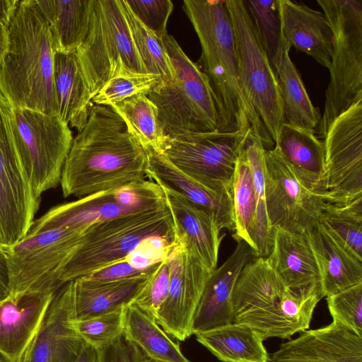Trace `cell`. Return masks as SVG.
Wrapping results in <instances>:
<instances>
[{"label": "cell", "instance_id": "obj_23", "mask_svg": "<svg viewBox=\"0 0 362 362\" xmlns=\"http://www.w3.org/2000/svg\"><path fill=\"white\" fill-rule=\"evenodd\" d=\"M284 37L298 51L329 68L333 35L323 12L291 0H278Z\"/></svg>", "mask_w": 362, "mask_h": 362}, {"label": "cell", "instance_id": "obj_17", "mask_svg": "<svg viewBox=\"0 0 362 362\" xmlns=\"http://www.w3.org/2000/svg\"><path fill=\"white\" fill-rule=\"evenodd\" d=\"M175 240L167 255L169 291L156 320L168 334L185 341L192 335V317L213 271L191 249Z\"/></svg>", "mask_w": 362, "mask_h": 362}, {"label": "cell", "instance_id": "obj_26", "mask_svg": "<svg viewBox=\"0 0 362 362\" xmlns=\"http://www.w3.org/2000/svg\"><path fill=\"white\" fill-rule=\"evenodd\" d=\"M273 243L267 257L284 286L292 290L320 284L319 267L307 233L273 228Z\"/></svg>", "mask_w": 362, "mask_h": 362}, {"label": "cell", "instance_id": "obj_19", "mask_svg": "<svg viewBox=\"0 0 362 362\" xmlns=\"http://www.w3.org/2000/svg\"><path fill=\"white\" fill-rule=\"evenodd\" d=\"M269 362H362V337L332 321L281 344Z\"/></svg>", "mask_w": 362, "mask_h": 362}, {"label": "cell", "instance_id": "obj_31", "mask_svg": "<svg viewBox=\"0 0 362 362\" xmlns=\"http://www.w3.org/2000/svg\"><path fill=\"white\" fill-rule=\"evenodd\" d=\"M45 18L55 52H75L89 29L90 0H36Z\"/></svg>", "mask_w": 362, "mask_h": 362}, {"label": "cell", "instance_id": "obj_27", "mask_svg": "<svg viewBox=\"0 0 362 362\" xmlns=\"http://www.w3.org/2000/svg\"><path fill=\"white\" fill-rule=\"evenodd\" d=\"M53 84L57 116L81 132L93 103L76 52H55Z\"/></svg>", "mask_w": 362, "mask_h": 362}, {"label": "cell", "instance_id": "obj_2", "mask_svg": "<svg viewBox=\"0 0 362 362\" xmlns=\"http://www.w3.org/2000/svg\"><path fill=\"white\" fill-rule=\"evenodd\" d=\"M183 9L201 45L198 65L208 79L215 102L216 132L245 134L252 130L269 150L274 142L243 88L225 0H184Z\"/></svg>", "mask_w": 362, "mask_h": 362}, {"label": "cell", "instance_id": "obj_14", "mask_svg": "<svg viewBox=\"0 0 362 362\" xmlns=\"http://www.w3.org/2000/svg\"><path fill=\"white\" fill-rule=\"evenodd\" d=\"M265 197L272 228L305 234L320 223L329 203L312 189L275 147L265 153Z\"/></svg>", "mask_w": 362, "mask_h": 362}, {"label": "cell", "instance_id": "obj_41", "mask_svg": "<svg viewBox=\"0 0 362 362\" xmlns=\"http://www.w3.org/2000/svg\"><path fill=\"white\" fill-rule=\"evenodd\" d=\"M124 308L76 320V329L88 345L95 349L102 348L115 341L123 332Z\"/></svg>", "mask_w": 362, "mask_h": 362}, {"label": "cell", "instance_id": "obj_35", "mask_svg": "<svg viewBox=\"0 0 362 362\" xmlns=\"http://www.w3.org/2000/svg\"><path fill=\"white\" fill-rule=\"evenodd\" d=\"M243 149L250 168L256 200V257H267L273 243V229L267 216L265 197V153L260 138L252 130L246 133Z\"/></svg>", "mask_w": 362, "mask_h": 362}, {"label": "cell", "instance_id": "obj_18", "mask_svg": "<svg viewBox=\"0 0 362 362\" xmlns=\"http://www.w3.org/2000/svg\"><path fill=\"white\" fill-rule=\"evenodd\" d=\"M76 320L72 281L54 293L23 362H76L86 344Z\"/></svg>", "mask_w": 362, "mask_h": 362}, {"label": "cell", "instance_id": "obj_45", "mask_svg": "<svg viewBox=\"0 0 362 362\" xmlns=\"http://www.w3.org/2000/svg\"><path fill=\"white\" fill-rule=\"evenodd\" d=\"M95 350V362H145L148 358L124 331L115 341Z\"/></svg>", "mask_w": 362, "mask_h": 362}, {"label": "cell", "instance_id": "obj_21", "mask_svg": "<svg viewBox=\"0 0 362 362\" xmlns=\"http://www.w3.org/2000/svg\"><path fill=\"white\" fill-rule=\"evenodd\" d=\"M54 293L10 294L0 300V356L23 362Z\"/></svg>", "mask_w": 362, "mask_h": 362}, {"label": "cell", "instance_id": "obj_9", "mask_svg": "<svg viewBox=\"0 0 362 362\" xmlns=\"http://www.w3.org/2000/svg\"><path fill=\"white\" fill-rule=\"evenodd\" d=\"M163 196L152 180H136L51 208L35 220L28 234L52 229L83 230L121 217L160 209Z\"/></svg>", "mask_w": 362, "mask_h": 362}, {"label": "cell", "instance_id": "obj_47", "mask_svg": "<svg viewBox=\"0 0 362 362\" xmlns=\"http://www.w3.org/2000/svg\"><path fill=\"white\" fill-rule=\"evenodd\" d=\"M10 293L6 250L0 245V300Z\"/></svg>", "mask_w": 362, "mask_h": 362}, {"label": "cell", "instance_id": "obj_51", "mask_svg": "<svg viewBox=\"0 0 362 362\" xmlns=\"http://www.w3.org/2000/svg\"><path fill=\"white\" fill-rule=\"evenodd\" d=\"M145 362H156V361H151V360L147 358Z\"/></svg>", "mask_w": 362, "mask_h": 362}, {"label": "cell", "instance_id": "obj_40", "mask_svg": "<svg viewBox=\"0 0 362 362\" xmlns=\"http://www.w3.org/2000/svg\"><path fill=\"white\" fill-rule=\"evenodd\" d=\"M153 74L126 73L109 79L93 97L94 105L111 106L134 95H148L160 82Z\"/></svg>", "mask_w": 362, "mask_h": 362}, {"label": "cell", "instance_id": "obj_32", "mask_svg": "<svg viewBox=\"0 0 362 362\" xmlns=\"http://www.w3.org/2000/svg\"><path fill=\"white\" fill-rule=\"evenodd\" d=\"M197 340L223 362H269L262 335L235 322L195 334Z\"/></svg>", "mask_w": 362, "mask_h": 362}, {"label": "cell", "instance_id": "obj_12", "mask_svg": "<svg viewBox=\"0 0 362 362\" xmlns=\"http://www.w3.org/2000/svg\"><path fill=\"white\" fill-rule=\"evenodd\" d=\"M14 134L23 167L35 195L60 185L73 136L57 115L13 107Z\"/></svg>", "mask_w": 362, "mask_h": 362}, {"label": "cell", "instance_id": "obj_36", "mask_svg": "<svg viewBox=\"0 0 362 362\" xmlns=\"http://www.w3.org/2000/svg\"><path fill=\"white\" fill-rule=\"evenodd\" d=\"M232 198L235 223L233 237L237 242H245L255 253L256 200L252 174L243 144L233 173Z\"/></svg>", "mask_w": 362, "mask_h": 362}, {"label": "cell", "instance_id": "obj_29", "mask_svg": "<svg viewBox=\"0 0 362 362\" xmlns=\"http://www.w3.org/2000/svg\"><path fill=\"white\" fill-rule=\"evenodd\" d=\"M151 274L104 282L83 277L76 279L74 281L76 320L124 308L140 293Z\"/></svg>", "mask_w": 362, "mask_h": 362}, {"label": "cell", "instance_id": "obj_30", "mask_svg": "<svg viewBox=\"0 0 362 362\" xmlns=\"http://www.w3.org/2000/svg\"><path fill=\"white\" fill-rule=\"evenodd\" d=\"M290 48L283 34L278 54L272 63L279 83L284 122L315 131L321 115L311 102L300 75L290 58Z\"/></svg>", "mask_w": 362, "mask_h": 362}, {"label": "cell", "instance_id": "obj_34", "mask_svg": "<svg viewBox=\"0 0 362 362\" xmlns=\"http://www.w3.org/2000/svg\"><path fill=\"white\" fill-rule=\"evenodd\" d=\"M124 120L129 132L146 151L163 154L169 138L158 119V109L148 95L139 94L112 105Z\"/></svg>", "mask_w": 362, "mask_h": 362}, {"label": "cell", "instance_id": "obj_52", "mask_svg": "<svg viewBox=\"0 0 362 362\" xmlns=\"http://www.w3.org/2000/svg\"><path fill=\"white\" fill-rule=\"evenodd\" d=\"M0 362H5L1 356H0Z\"/></svg>", "mask_w": 362, "mask_h": 362}, {"label": "cell", "instance_id": "obj_13", "mask_svg": "<svg viewBox=\"0 0 362 362\" xmlns=\"http://www.w3.org/2000/svg\"><path fill=\"white\" fill-rule=\"evenodd\" d=\"M40 202L17 150L13 107L0 93V245L4 250L27 235Z\"/></svg>", "mask_w": 362, "mask_h": 362}, {"label": "cell", "instance_id": "obj_25", "mask_svg": "<svg viewBox=\"0 0 362 362\" xmlns=\"http://www.w3.org/2000/svg\"><path fill=\"white\" fill-rule=\"evenodd\" d=\"M307 235L319 267L323 297L362 283V261L322 225L317 224Z\"/></svg>", "mask_w": 362, "mask_h": 362}, {"label": "cell", "instance_id": "obj_5", "mask_svg": "<svg viewBox=\"0 0 362 362\" xmlns=\"http://www.w3.org/2000/svg\"><path fill=\"white\" fill-rule=\"evenodd\" d=\"M175 71V81H160L148 95L158 109L164 134L173 139L192 133L217 131L218 114L206 75L172 35L161 38Z\"/></svg>", "mask_w": 362, "mask_h": 362}, {"label": "cell", "instance_id": "obj_22", "mask_svg": "<svg viewBox=\"0 0 362 362\" xmlns=\"http://www.w3.org/2000/svg\"><path fill=\"white\" fill-rule=\"evenodd\" d=\"M155 182L163 192L173 220L175 238L191 249L211 271L216 269L224 235L221 234V229L215 219L165 184Z\"/></svg>", "mask_w": 362, "mask_h": 362}, {"label": "cell", "instance_id": "obj_8", "mask_svg": "<svg viewBox=\"0 0 362 362\" xmlns=\"http://www.w3.org/2000/svg\"><path fill=\"white\" fill-rule=\"evenodd\" d=\"M76 53L92 98L115 76L148 74L133 41L122 0H90L88 32Z\"/></svg>", "mask_w": 362, "mask_h": 362}, {"label": "cell", "instance_id": "obj_20", "mask_svg": "<svg viewBox=\"0 0 362 362\" xmlns=\"http://www.w3.org/2000/svg\"><path fill=\"white\" fill-rule=\"evenodd\" d=\"M254 257L250 246L239 240L228 259L212 272L192 317V334L233 322L232 292L243 268Z\"/></svg>", "mask_w": 362, "mask_h": 362}, {"label": "cell", "instance_id": "obj_24", "mask_svg": "<svg viewBox=\"0 0 362 362\" xmlns=\"http://www.w3.org/2000/svg\"><path fill=\"white\" fill-rule=\"evenodd\" d=\"M147 177L160 182L211 214L219 228L234 230L232 193L212 190L187 176L163 154L148 151Z\"/></svg>", "mask_w": 362, "mask_h": 362}, {"label": "cell", "instance_id": "obj_15", "mask_svg": "<svg viewBox=\"0 0 362 362\" xmlns=\"http://www.w3.org/2000/svg\"><path fill=\"white\" fill-rule=\"evenodd\" d=\"M246 134L192 133L170 139L163 155L198 183L232 193L237 158Z\"/></svg>", "mask_w": 362, "mask_h": 362}, {"label": "cell", "instance_id": "obj_7", "mask_svg": "<svg viewBox=\"0 0 362 362\" xmlns=\"http://www.w3.org/2000/svg\"><path fill=\"white\" fill-rule=\"evenodd\" d=\"M333 35L330 80L318 126L323 137L334 119L362 101V1L317 0Z\"/></svg>", "mask_w": 362, "mask_h": 362}, {"label": "cell", "instance_id": "obj_48", "mask_svg": "<svg viewBox=\"0 0 362 362\" xmlns=\"http://www.w3.org/2000/svg\"><path fill=\"white\" fill-rule=\"evenodd\" d=\"M18 0H0V24L8 28L18 7Z\"/></svg>", "mask_w": 362, "mask_h": 362}, {"label": "cell", "instance_id": "obj_10", "mask_svg": "<svg viewBox=\"0 0 362 362\" xmlns=\"http://www.w3.org/2000/svg\"><path fill=\"white\" fill-rule=\"evenodd\" d=\"M84 230L52 229L27 234L5 250L10 294L54 293L62 288L63 271L79 247Z\"/></svg>", "mask_w": 362, "mask_h": 362}, {"label": "cell", "instance_id": "obj_42", "mask_svg": "<svg viewBox=\"0 0 362 362\" xmlns=\"http://www.w3.org/2000/svg\"><path fill=\"white\" fill-rule=\"evenodd\" d=\"M326 300L333 322L362 337V283L327 296Z\"/></svg>", "mask_w": 362, "mask_h": 362}, {"label": "cell", "instance_id": "obj_6", "mask_svg": "<svg viewBox=\"0 0 362 362\" xmlns=\"http://www.w3.org/2000/svg\"><path fill=\"white\" fill-rule=\"evenodd\" d=\"M156 238L175 241L173 220L167 206L86 228L79 247L63 271L62 285L128 257Z\"/></svg>", "mask_w": 362, "mask_h": 362}, {"label": "cell", "instance_id": "obj_4", "mask_svg": "<svg viewBox=\"0 0 362 362\" xmlns=\"http://www.w3.org/2000/svg\"><path fill=\"white\" fill-rule=\"evenodd\" d=\"M322 298L320 284L288 288L267 257H255L243 268L232 292L233 322L252 327L264 340L291 339L308 329Z\"/></svg>", "mask_w": 362, "mask_h": 362}, {"label": "cell", "instance_id": "obj_44", "mask_svg": "<svg viewBox=\"0 0 362 362\" xmlns=\"http://www.w3.org/2000/svg\"><path fill=\"white\" fill-rule=\"evenodd\" d=\"M139 21L161 40L167 33V23L173 9L170 0H125Z\"/></svg>", "mask_w": 362, "mask_h": 362}, {"label": "cell", "instance_id": "obj_37", "mask_svg": "<svg viewBox=\"0 0 362 362\" xmlns=\"http://www.w3.org/2000/svg\"><path fill=\"white\" fill-rule=\"evenodd\" d=\"M320 223L362 261V197L346 203H328Z\"/></svg>", "mask_w": 362, "mask_h": 362}, {"label": "cell", "instance_id": "obj_3", "mask_svg": "<svg viewBox=\"0 0 362 362\" xmlns=\"http://www.w3.org/2000/svg\"><path fill=\"white\" fill-rule=\"evenodd\" d=\"M47 23L36 0L20 1L0 63V93L13 107L57 115L54 57Z\"/></svg>", "mask_w": 362, "mask_h": 362}, {"label": "cell", "instance_id": "obj_28", "mask_svg": "<svg viewBox=\"0 0 362 362\" xmlns=\"http://www.w3.org/2000/svg\"><path fill=\"white\" fill-rule=\"evenodd\" d=\"M274 144L300 177L312 189L323 193L325 148L323 141L315 136V131L284 122Z\"/></svg>", "mask_w": 362, "mask_h": 362}, {"label": "cell", "instance_id": "obj_50", "mask_svg": "<svg viewBox=\"0 0 362 362\" xmlns=\"http://www.w3.org/2000/svg\"><path fill=\"white\" fill-rule=\"evenodd\" d=\"M8 28L0 24V63L7 48Z\"/></svg>", "mask_w": 362, "mask_h": 362}, {"label": "cell", "instance_id": "obj_38", "mask_svg": "<svg viewBox=\"0 0 362 362\" xmlns=\"http://www.w3.org/2000/svg\"><path fill=\"white\" fill-rule=\"evenodd\" d=\"M136 49L148 74L158 75L161 82L175 81V71L161 40L134 16L125 0H122Z\"/></svg>", "mask_w": 362, "mask_h": 362}, {"label": "cell", "instance_id": "obj_16", "mask_svg": "<svg viewBox=\"0 0 362 362\" xmlns=\"http://www.w3.org/2000/svg\"><path fill=\"white\" fill-rule=\"evenodd\" d=\"M322 192L329 203L362 197V101L338 115L324 136Z\"/></svg>", "mask_w": 362, "mask_h": 362}, {"label": "cell", "instance_id": "obj_11", "mask_svg": "<svg viewBox=\"0 0 362 362\" xmlns=\"http://www.w3.org/2000/svg\"><path fill=\"white\" fill-rule=\"evenodd\" d=\"M244 90L274 142L284 122L279 83L244 0H225Z\"/></svg>", "mask_w": 362, "mask_h": 362}, {"label": "cell", "instance_id": "obj_43", "mask_svg": "<svg viewBox=\"0 0 362 362\" xmlns=\"http://www.w3.org/2000/svg\"><path fill=\"white\" fill-rule=\"evenodd\" d=\"M170 276V267L166 256L159 262L147 284L133 303L156 318L160 307L168 296Z\"/></svg>", "mask_w": 362, "mask_h": 362}, {"label": "cell", "instance_id": "obj_49", "mask_svg": "<svg viewBox=\"0 0 362 362\" xmlns=\"http://www.w3.org/2000/svg\"><path fill=\"white\" fill-rule=\"evenodd\" d=\"M95 360L96 350L86 344L76 362H95Z\"/></svg>", "mask_w": 362, "mask_h": 362}, {"label": "cell", "instance_id": "obj_1", "mask_svg": "<svg viewBox=\"0 0 362 362\" xmlns=\"http://www.w3.org/2000/svg\"><path fill=\"white\" fill-rule=\"evenodd\" d=\"M148 155L110 106L94 105L73 139L60 185L64 197L81 198L147 177Z\"/></svg>", "mask_w": 362, "mask_h": 362}, {"label": "cell", "instance_id": "obj_39", "mask_svg": "<svg viewBox=\"0 0 362 362\" xmlns=\"http://www.w3.org/2000/svg\"><path fill=\"white\" fill-rule=\"evenodd\" d=\"M244 1L272 64L278 54L283 36L278 0Z\"/></svg>", "mask_w": 362, "mask_h": 362}, {"label": "cell", "instance_id": "obj_33", "mask_svg": "<svg viewBox=\"0 0 362 362\" xmlns=\"http://www.w3.org/2000/svg\"><path fill=\"white\" fill-rule=\"evenodd\" d=\"M124 332L150 360L156 362H189L156 318L133 302L124 311Z\"/></svg>", "mask_w": 362, "mask_h": 362}, {"label": "cell", "instance_id": "obj_46", "mask_svg": "<svg viewBox=\"0 0 362 362\" xmlns=\"http://www.w3.org/2000/svg\"><path fill=\"white\" fill-rule=\"evenodd\" d=\"M160 262L147 267L139 268L134 266L127 257L83 276V278L90 281L104 282L151 275L156 270Z\"/></svg>", "mask_w": 362, "mask_h": 362}]
</instances>
